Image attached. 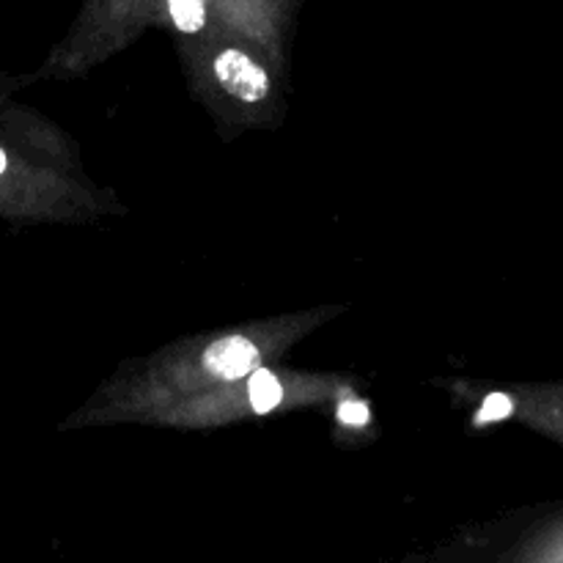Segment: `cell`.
I'll list each match as a JSON object with an SVG mask.
<instances>
[{
	"mask_svg": "<svg viewBox=\"0 0 563 563\" xmlns=\"http://www.w3.org/2000/svg\"><path fill=\"white\" fill-rule=\"evenodd\" d=\"M214 75L220 86L240 102H262L269 91V80L258 64L240 49H223L214 58Z\"/></svg>",
	"mask_w": 563,
	"mask_h": 563,
	"instance_id": "6da1fadb",
	"label": "cell"
},
{
	"mask_svg": "<svg viewBox=\"0 0 563 563\" xmlns=\"http://www.w3.org/2000/svg\"><path fill=\"white\" fill-rule=\"evenodd\" d=\"M262 363L256 344H251L242 335H229L220 339L203 352V368L220 379H240L253 374V368Z\"/></svg>",
	"mask_w": 563,
	"mask_h": 563,
	"instance_id": "7a4b0ae2",
	"label": "cell"
},
{
	"mask_svg": "<svg viewBox=\"0 0 563 563\" xmlns=\"http://www.w3.org/2000/svg\"><path fill=\"white\" fill-rule=\"evenodd\" d=\"M284 399V388H280L278 377L267 368H253V377H251V405L256 412H269L280 405Z\"/></svg>",
	"mask_w": 563,
	"mask_h": 563,
	"instance_id": "3957f363",
	"label": "cell"
},
{
	"mask_svg": "<svg viewBox=\"0 0 563 563\" xmlns=\"http://www.w3.org/2000/svg\"><path fill=\"white\" fill-rule=\"evenodd\" d=\"M170 16H174L176 27L185 33H196L203 27L207 20V9H203V0H168Z\"/></svg>",
	"mask_w": 563,
	"mask_h": 563,
	"instance_id": "277c9868",
	"label": "cell"
},
{
	"mask_svg": "<svg viewBox=\"0 0 563 563\" xmlns=\"http://www.w3.org/2000/svg\"><path fill=\"white\" fill-rule=\"evenodd\" d=\"M511 412H515V405H511V399L506 394H493L487 396V401L482 405V410H478L476 421L478 423H493V421H504V418H509Z\"/></svg>",
	"mask_w": 563,
	"mask_h": 563,
	"instance_id": "5b68a950",
	"label": "cell"
},
{
	"mask_svg": "<svg viewBox=\"0 0 563 563\" xmlns=\"http://www.w3.org/2000/svg\"><path fill=\"white\" fill-rule=\"evenodd\" d=\"M368 407L363 405V401H344V405L339 407V418L344 423H350V427H363V423H368Z\"/></svg>",
	"mask_w": 563,
	"mask_h": 563,
	"instance_id": "8992f818",
	"label": "cell"
},
{
	"mask_svg": "<svg viewBox=\"0 0 563 563\" xmlns=\"http://www.w3.org/2000/svg\"><path fill=\"white\" fill-rule=\"evenodd\" d=\"M3 170H5V154L0 152V174H3Z\"/></svg>",
	"mask_w": 563,
	"mask_h": 563,
	"instance_id": "52a82bcc",
	"label": "cell"
}]
</instances>
